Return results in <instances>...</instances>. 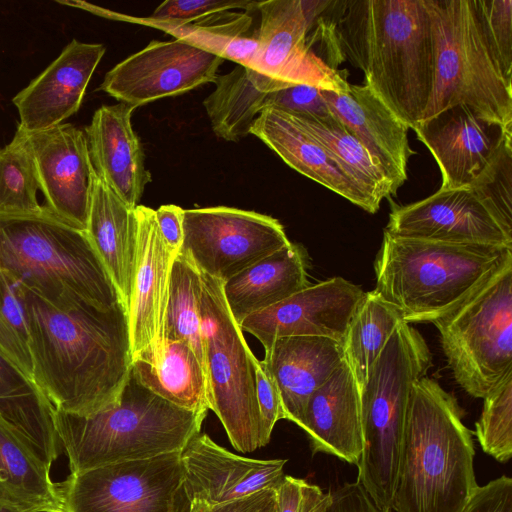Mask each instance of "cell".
Wrapping results in <instances>:
<instances>
[{
  "label": "cell",
  "instance_id": "obj_1",
  "mask_svg": "<svg viewBox=\"0 0 512 512\" xmlns=\"http://www.w3.org/2000/svg\"><path fill=\"white\" fill-rule=\"evenodd\" d=\"M23 289L35 385L68 414L90 416L114 405L133 361L125 305L58 308Z\"/></svg>",
  "mask_w": 512,
  "mask_h": 512
},
{
  "label": "cell",
  "instance_id": "obj_2",
  "mask_svg": "<svg viewBox=\"0 0 512 512\" xmlns=\"http://www.w3.org/2000/svg\"><path fill=\"white\" fill-rule=\"evenodd\" d=\"M340 51L367 86L413 129L431 100L436 43L428 0L336 1Z\"/></svg>",
  "mask_w": 512,
  "mask_h": 512
},
{
  "label": "cell",
  "instance_id": "obj_3",
  "mask_svg": "<svg viewBox=\"0 0 512 512\" xmlns=\"http://www.w3.org/2000/svg\"><path fill=\"white\" fill-rule=\"evenodd\" d=\"M474 457L457 400L421 378L410 394L392 511L462 512L478 488Z\"/></svg>",
  "mask_w": 512,
  "mask_h": 512
},
{
  "label": "cell",
  "instance_id": "obj_4",
  "mask_svg": "<svg viewBox=\"0 0 512 512\" xmlns=\"http://www.w3.org/2000/svg\"><path fill=\"white\" fill-rule=\"evenodd\" d=\"M0 269L58 308L109 309L122 302L86 232L46 207L0 215Z\"/></svg>",
  "mask_w": 512,
  "mask_h": 512
},
{
  "label": "cell",
  "instance_id": "obj_5",
  "mask_svg": "<svg viewBox=\"0 0 512 512\" xmlns=\"http://www.w3.org/2000/svg\"><path fill=\"white\" fill-rule=\"evenodd\" d=\"M511 260L510 247L402 238L384 231L374 290L402 312L406 323H433Z\"/></svg>",
  "mask_w": 512,
  "mask_h": 512
},
{
  "label": "cell",
  "instance_id": "obj_6",
  "mask_svg": "<svg viewBox=\"0 0 512 512\" xmlns=\"http://www.w3.org/2000/svg\"><path fill=\"white\" fill-rule=\"evenodd\" d=\"M205 413L185 410L143 386L132 371L119 400L90 416L55 409L54 424L70 473L181 452Z\"/></svg>",
  "mask_w": 512,
  "mask_h": 512
},
{
  "label": "cell",
  "instance_id": "obj_7",
  "mask_svg": "<svg viewBox=\"0 0 512 512\" xmlns=\"http://www.w3.org/2000/svg\"><path fill=\"white\" fill-rule=\"evenodd\" d=\"M423 336L401 323L360 388L363 450L357 482L381 510L392 511L412 386L432 367Z\"/></svg>",
  "mask_w": 512,
  "mask_h": 512
},
{
  "label": "cell",
  "instance_id": "obj_8",
  "mask_svg": "<svg viewBox=\"0 0 512 512\" xmlns=\"http://www.w3.org/2000/svg\"><path fill=\"white\" fill-rule=\"evenodd\" d=\"M436 68L421 120L464 106L477 118L512 131V83L507 81L483 33L474 0H428Z\"/></svg>",
  "mask_w": 512,
  "mask_h": 512
},
{
  "label": "cell",
  "instance_id": "obj_9",
  "mask_svg": "<svg viewBox=\"0 0 512 512\" xmlns=\"http://www.w3.org/2000/svg\"><path fill=\"white\" fill-rule=\"evenodd\" d=\"M433 324L456 382L486 397L512 374V260Z\"/></svg>",
  "mask_w": 512,
  "mask_h": 512
},
{
  "label": "cell",
  "instance_id": "obj_10",
  "mask_svg": "<svg viewBox=\"0 0 512 512\" xmlns=\"http://www.w3.org/2000/svg\"><path fill=\"white\" fill-rule=\"evenodd\" d=\"M201 281L200 314L209 409L221 421L236 450L253 452L260 441L256 357L227 306L223 282L202 272Z\"/></svg>",
  "mask_w": 512,
  "mask_h": 512
},
{
  "label": "cell",
  "instance_id": "obj_11",
  "mask_svg": "<svg viewBox=\"0 0 512 512\" xmlns=\"http://www.w3.org/2000/svg\"><path fill=\"white\" fill-rule=\"evenodd\" d=\"M56 486L63 512H191L181 452L70 473Z\"/></svg>",
  "mask_w": 512,
  "mask_h": 512
},
{
  "label": "cell",
  "instance_id": "obj_12",
  "mask_svg": "<svg viewBox=\"0 0 512 512\" xmlns=\"http://www.w3.org/2000/svg\"><path fill=\"white\" fill-rule=\"evenodd\" d=\"M328 2L259 1L257 50L248 69L284 86L303 84L347 92L350 83L344 71L330 67L314 49V23Z\"/></svg>",
  "mask_w": 512,
  "mask_h": 512
},
{
  "label": "cell",
  "instance_id": "obj_13",
  "mask_svg": "<svg viewBox=\"0 0 512 512\" xmlns=\"http://www.w3.org/2000/svg\"><path fill=\"white\" fill-rule=\"evenodd\" d=\"M290 243L275 218L227 206L184 209L179 253L222 282Z\"/></svg>",
  "mask_w": 512,
  "mask_h": 512
},
{
  "label": "cell",
  "instance_id": "obj_14",
  "mask_svg": "<svg viewBox=\"0 0 512 512\" xmlns=\"http://www.w3.org/2000/svg\"><path fill=\"white\" fill-rule=\"evenodd\" d=\"M223 61L178 39L153 40L108 71L99 89L137 108L214 82Z\"/></svg>",
  "mask_w": 512,
  "mask_h": 512
},
{
  "label": "cell",
  "instance_id": "obj_15",
  "mask_svg": "<svg viewBox=\"0 0 512 512\" xmlns=\"http://www.w3.org/2000/svg\"><path fill=\"white\" fill-rule=\"evenodd\" d=\"M136 217V262L127 307L132 360L156 363L164 346V322L170 275L179 253L163 238L155 210L134 208Z\"/></svg>",
  "mask_w": 512,
  "mask_h": 512
},
{
  "label": "cell",
  "instance_id": "obj_16",
  "mask_svg": "<svg viewBox=\"0 0 512 512\" xmlns=\"http://www.w3.org/2000/svg\"><path fill=\"white\" fill-rule=\"evenodd\" d=\"M364 291L337 276L308 285L285 300L247 316L239 324L268 348L288 336H321L342 344Z\"/></svg>",
  "mask_w": 512,
  "mask_h": 512
},
{
  "label": "cell",
  "instance_id": "obj_17",
  "mask_svg": "<svg viewBox=\"0 0 512 512\" xmlns=\"http://www.w3.org/2000/svg\"><path fill=\"white\" fill-rule=\"evenodd\" d=\"M24 132L45 197L44 206L64 222L85 231L95 178L85 132L71 123Z\"/></svg>",
  "mask_w": 512,
  "mask_h": 512
},
{
  "label": "cell",
  "instance_id": "obj_18",
  "mask_svg": "<svg viewBox=\"0 0 512 512\" xmlns=\"http://www.w3.org/2000/svg\"><path fill=\"white\" fill-rule=\"evenodd\" d=\"M191 512L232 501L283 481L287 460H258L233 454L207 434L198 433L181 451Z\"/></svg>",
  "mask_w": 512,
  "mask_h": 512
},
{
  "label": "cell",
  "instance_id": "obj_19",
  "mask_svg": "<svg viewBox=\"0 0 512 512\" xmlns=\"http://www.w3.org/2000/svg\"><path fill=\"white\" fill-rule=\"evenodd\" d=\"M384 231L402 238L512 248V240L469 187L439 188L423 200L394 207Z\"/></svg>",
  "mask_w": 512,
  "mask_h": 512
},
{
  "label": "cell",
  "instance_id": "obj_20",
  "mask_svg": "<svg viewBox=\"0 0 512 512\" xmlns=\"http://www.w3.org/2000/svg\"><path fill=\"white\" fill-rule=\"evenodd\" d=\"M103 44L73 39L50 65L13 98L26 132L53 128L80 108L90 79L104 56Z\"/></svg>",
  "mask_w": 512,
  "mask_h": 512
},
{
  "label": "cell",
  "instance_id": "obj_21",
  "mask_svg": "<svg viewBox=\"0 0 512 512\" xmlns=\"http://www.w3.org/2000/svg\"><path fill=\"white\" fill-rule=\"evenodd\" d=\"M413 130L441 171L440 189L469 187L487 166L504 135L512 133L477 118L460 105L418 123Z\"/></svg>",
  "mask_w": 512,
  "mask_h": 512
},
{
  "label": "cell",
  "instance_id": "obj_22",
  "mask_svg": "<svg viewBox=\"0 0 512 512\" xmlns=\"http://www.w3.org/2000/svg\"><path fill=\"white\" fill-rule=\"evenodd\" d=\"M321 94L331 114L360 141L397 192L414 154L408 125L366 84H349L345 93L321 90Z\"/></svg>",
  "mask_w": 512,
  "mask_h": 512
},
{
  "label": "cell",
  "instance_id": "obj_23",
  "mask_svg": "<svg viewBox=\"0 0 512 512\" xmlns=\"http://www.w3.org/2000/svg\"><path fill=\"white\" fill-rule=\"evenodd\" d=\"M136 108L119 103L98 108L85 128L90 160L97 177L127 206H138L151 173L131 117Z\"/></svg>",
  "mask_w": 512,
  "mask_h": 512
},
{
  "label": "cell",
  "instance_id": "obj_24",
  "mask_svg": "<svg viewBox=\"0 0 512 512\" xmlns=\"http://www.w3.org/2000/svg\"><path fill=\"white\" fill-rule=\"evenodd\" d=\"M250 134L302 175L369 213L379 210L380 204L360 189L294 114L278 108H266L255 119Z\"/></svg>",
  "mask_w": 512,
  "mask_h": 512
},
{
  "label": "cell",
  "instance_id": "obj_25",
  "mask_svg": "<svg viewBox=\"0 0 512 512\" xmlns=\"http://www.w3.org/2000/svg\"><path fill=\"white\" fill-rule=\"evenodd\" d=\"M342 344L321 336H288L265 349L264 367L281 401L283 419L300 427L310 396L343 362Z\"/></svg>",
  "mask_w": 512,
  "mask_h": 512
},
{
  "label": "cell",
  "instance_id": "obj_26",
  "mask_svg": "<svg viewBox=\"0 0 512 512\" xmlns=\"http://www.w3.org/2000/svg\"><path fill=\"white\" fill-rule=\"evenodd\" d=\"M300 428L313 454L358 464L363 450L360 392L345 360L308 399Z\"/></svg>",
  "mask_w": 512,
  "mask_h": 512
},
{
  "label": "cell",
  "instance_id": "obj_27",
  "mask_svg": "<svg viewBox=\"0 0 512 512\" xmlns=\"http://www.w3.org/2000/svg\"><path fill=\"white\" fill-rule=\"evenodd\" d=\"M309 285L301 246L289 243L223 282L227 306L238 324Z\"/></svg>",
  "mask_w": 512,
  "mask_h": 512
},
{
  "label": "cell",
  "instance_id": "obj_28",
  "mask_svg": "<svg viewBox=\"0 0 512 512\" xmlns=\"http://www.w3.org/2000/svg\"><path fill=\"white\" fill-rule=\"evenodd\" d=\"M85 232L127 308L136 262L135 212L96 174Z\"/></svg>",
  "mask_w": 512,
  "mask_h": 512
},
{
  "label": "cell",
  "instance_id": "obj_29",
  "mask_svg": "<svg viewBox=\"0 0 512 512\" xmlns=\"http://www.w3.org/2000/svg\"><path fill=\"white\" fill-rule=\"evenodd\" d=\"M54 412L35 383L0 352V418L50 467L62 446Z\"/></svg>",
  "mask_w": 512,
  "mask_h": 512
},
{
  "label": "cell",
  "instance_id": "obj_30",
  "mask_svg": "<svg viewBox=\"0 0 512 512\" xmlns=\"http://www.w3.org/2000/svg\"><path fill=\"white\" fill-rule=\"evenodd\" d=\"M0 505L20 512H63L50 466L1 418Z\"/></svg>",
  "mask_w": 512,
  "mask_h": 512
},
{
  "label": "cell",
  "instance_id": "obj_31",
  "mask_svg": "<svg viewBox=\"0 0 512 512\" xmlns=\"http://www.w3.org/2000/svg\"><path fill=\"white\" fill-rule=\"evenodd\" d=\"M131 371L143 386L175 406L207 414V375L187 343L165 340L160 359L156 363L134 360Z\"/></svg>",
  "mask_w": 512,
  "mask_h": 512
},
{
  "label": "cell",
  "instance_id": "obj_32",
  "mask_svg": "<svg viewBox=\"0 0 512 512\" xmlns=\"http://www.w3.org/2000/svg\"><path fill=\"white\" fill-rule=\"evenodd\" d=\"M215 89L204 100L213 132L226 141L236 142L250 134L255 119L264 110L268 90L250 69L236 65L217 75Z\"/></svg>",
  "mask_w": 512,
  "mask_h": 512
},
{
  "label": "cell",
  "instance_id": "obj_33",
  "mask_svg": "<svg viewBox=\"0 0 512 512\" xmlns=\"http://www.w3.org/2000/svg\"><path fill=\"white\" fill-rule=\"evenodd\" d=\"M402 312L375 290L365 292L342 341L343 356L360 388L396 328Z\"/></svg>",
  "mask_w": 512,
  "mask_h": 512
},
{
  "label": "cell",
  "instance_id": "obj_34",
  "mask_svg": "<svg viewBox=\"0 0 512 512\" xmlns=\"http://www.w3.org/2000/svg\"><path fill=\"white\" fill-rule=\"evenodd\" d=\"M292 114L370 198L380 204L384 198L396 194L391 182L374 163L365 147L336 117L332 114L325 117Z\"/></svg>",
  "mask_w": 512,
  "mask_h": 512
},
{
  "label": "cell",
  "instance_id": "obj_35",
  "mask_svg": "<svg viewBox=\"0 0 512 512\" xmlns=\"http://www.w3.org/2000/svg\"><path fill=\"white\" fill-rule=\"evenodd\" d=\"M250 12L224 11L182 26H157L201 50L250 68L257 50L256 32L250 34Z\"/></svg>",
  "mask_w": 512,
  "mask_h": 512
},
{
  "label": "cell",
  "instance_id": "obj_36",
  "mask_svg": "<svg viewBox=\"0 0 512 512\" xmlns=\"http://www.w3.org/2000/svg\"><path fill=\"white\" fill-rule=\"evenodd\" d=\"M201 288V272L188 258L178 253L170 275L164 340L187 343L205 369L200 314Z\"/></svg>",
  "mask_w": 512,
  "mask_h": 512
},
{
  "label": "cell",
  "instance_id": "obj_37",
  "mask_svg": "<svg viewBox=\"0 0 512 512\" xmlns=\"http://www.w3.org/2000/svg\"><path fill=\"white\" fill-rule=\"evenodd\" d=\"M40 183L25 132L18 127L12 141L0 148V215L40 213Z\"/></svg>",
  "mask_w": 512,
  "mask_h": 512
},
{
  "label": "cell",
  "instance_id": "obj_38",
  "mask_svg": "<svg viewBox=\"0 0 512 512\" xmlns=\"http://www.w3.org/2000/svg\"><path fill=\"white\" fill-rule=\"evenodd\" d=\"M0 352L32 380L24 289L0 269Z\"/></svg>",
  "mask_w": 512,
  "mask_h": 512
},
{
  "label": "cell",
  "instance_id": "obj_39",
  "mask_svg": "<svg viewBox=\"0 0 512 512\" xmlns=\"http://www.w3.org/2000/svg\"><path fill=\"white\" fill-rule=\"evenodd\" d=\"M511 144L512 133L505 134L493 157L469 188L512 240Z\"/></svg>",
  "mask_w": 512,
  "mask_h": 512
},
{
  "label": "cell",
  "instance_id": "obj_40",
  "mask_svg": "<svg viewBox=\"0 0 512 512\" xmlns=\"http://www.w3.org/2000/svg\"><path fill=\"white\" fill-rule=\"evenodd\" d=\"M475 423V435L482 450L501 463L512 456V374L486 397Z\"/></svg>",
  "mask_w": 512,
  "mask_h": 512
},
{
  "label": "cell",
  "instance_id": "obj_41",
  "mask_svg": "<svg viewBox=\"0 0 512 512\" xmlns=\"http://www.w3.org/2000/svg\"><path fill=\"white\" fill-rule=\"evenodd\" d=\"M258 2L247 0H166L154 10L151 16L146 18L115 14L91 4H87L85 10L104 15L105 17L127 20L156 28L161 25H186L209 15L235 8L253 12L257 10Z\"/></svg>",
  "mask_w": 512,
  "mask_h": 512
},
{
  "label": "cell",
  "instance_id": "obj_42",
  "mask_svg": "<svg viewBox=\"0 0 512 512\" xmlns=\"http://www.w3.org/2000/svg\"><path fill=\"white\" fill-rule=\"evenodd\" d=\"M474 4L486 40L512 83V0H474Z\"/></svg>",
  "mask_w": 512,
  "mask_h": 512
},
{
  "label": "cell",
  "instance_id": "obj_43",
  "mask_svg": "<svg viewBox=\"0 0 512 512\" xmlns=\"http://www.w3.org/2000/svg\"><path fill=\"white\" fill-rule=\"evenodd\" d=\"M278 108L295 114L325 117L331 115L321 89L309 85H292L285 88L266 91L264 109Z\"/></svg>",
  "mask_w": 512,
  "mask_h": 512
},
{
  "label": "cell",
  "instance_id": "obj_44",
  "mask_svg": "<svg viewBox=\"0 0 512 512\" xmlns=\"http://www.w3.org/2000/svg\"><path fill=\"white\" fill-rule=\"evenodd\" d=\"M275 493L277 512H316L330 496L319 486L288 475H285Z\"/></svg>",
  "mask_w": 512,
  "mask_h": 512
},
{
  "label": "cell",
  "instance_id": "obj_45",
  "mask_svg": "<svg viewBox=\"0 0 512 512\" xmlns=\"http://www.w3.org/2000/svg\"><path fill=\"white\" fill-rule=\"evenodd\" d=\"M256 397L260 413L259 448L267 445L276 422L283 419L277 387L259 359H255Z\"/></svg>",
  "mask_w": 512,
  "mask_h": 512
},
{
  "label": "cell",
  "instance_id": "obj_46",
  "mask_svg": "<svg viewBox=\"0 0 512 512\" xmlns=\"http://www.w3.org/2000/svg\"><path fill=\"white\" fill-rule=\"evenodd\" d=\"M462 512H512V479L503 475L478 486Z\"/></svg>",
  "mask_w": 512,
  "mask_h": 512
},
{
  "label": "cell",
  "instance_id": "obj_47",
  "mask_svg": "<svg viewBox=\"0 0 512 512\" xmlns=\"http://www.w3.org/2000/svg\"><path fill=\"white\" fill-rule=\"evenodd\" d=\"M329 493L326 503L316 512H392L379 509L357 481L345 483Z\"/></svg>",
  "mask_w": 512,
  "mask_h": 512
},
{
  "label": "cell",
  "instance_id": "obj_48",
  "mask_svg": "<svg viewBox=\"0 0 512 512\" xmlns=\"http://www.w3.org/2000/svg\"><path fill=\"white\" fill-rule=\"evenodd\" d=\"M275 489H262L247 496L216 504L198 512H276Z\"/></svg>",
  "mask_w": 512,
  "mask_h": 512
},
{
  "label": "cell",
  "instance_id": "obj_49",
  "mask_svg": "<svg viewBox=\"0 0 512 512\" xmlns=\"http://www.w3.org/2000/svg\"><path fill=\"white\" fill-rule=\"evenodd\" d=\"M183 213L184 209L174 204L161 205L155 210L163 238L177 252L180 251L183 241Z\"/></svg>",
  "mask_w": 512,
  "mask_h": 512
},
{
  "label": "cell",
  "instance_id": "obj_50",
  "mask_svg": "<svg viewBox=\"0 0 512 512\" xmlns=\"http://www.w3.org/2000/svg\"><path fill=\"white\" fill-rule=\"evenodd\" d=\"M0 512H20V511L0 505Z\"/></svg>",
  "mask_w": 512,
  "mask_h": 512
},
{
  "label": "cell",
  "instance_id": "obj_51",
  "mask_svg": "<svg viewBox=\"0 0 512 512\" xmlns=\"http://www.w3.org/2000/svg\"><path fill=\"white\" fill-rule=\"evenodd\" d=\"M276 512H277V510H276Z\"/></svg>",
  "mask_w": 512,
  "mask_h": 512
}]
</instances>
